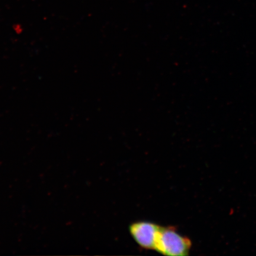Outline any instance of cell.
<instances>
[{"label": "cell", "mask_w": 256, "mask_h": 256, "mask_svg": "<svg viewBox=\"0 0 256 256\" xmlns=\"http://www.w3.org/2000/svg\"><path fill=\"white\" fill-rule=\"evenodd\" d=\"M160 226L148 222H134L130 226L131 236L138 245L144 249L154 250Z\"/></svg>", "instance_id": "obj_2"}, {"label": "cell", "mask_w": 256, "mask_h": 256, "mask_svg": "<svg viewBox=\"0 0 256 256\" xmlns=\"http://www.w3.org/2000/svg\"><path fill=\"white\" fill-rule=\"evenodd\" d=\"M192 242L174 227L160 226L154 250L160 254L169 256H184L190 254Z\"/></svg>", "instance_id": "obj_1"}]
</instances>
